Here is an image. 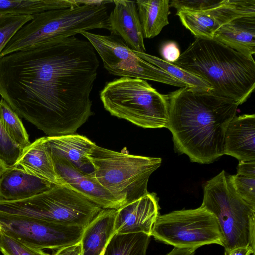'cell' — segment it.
I'll list each match as a JSON object with an SVG mask.
<instances>
[{"label": "cell", "instance_id": "4dcf8cb0", "mask_svg": "<svg viewBox=\"0 0 255 255\" xmlns=\"http://www.w3.org/2000/svg\"><path fill=\"white\" fill-rule=\"evenodd\" d=\"M219 0H172L170 1V7L177 10L183 9L192 11H205L219 5Z\"/></svg>", "mask_w": 255, "mask_h": 255}, {"label": "cell", "instance_id": "6da1fadb", "mask_svg": "<svg viewBox=\"0 0 255 255\" xmlns=\"http://www.w3.org/2000/svg\"><path fill=\"white\" fill-rule=\"evenodd\" d=\"M99 61L75 36L0 57V96L47 136L74 134L93 114L90 94Z\"/></svg>", "mask_w": 255, "mask_h": 255}, {"label": "cell", "instance_id": "d6a6232c", "mask_svg": "<svg viewBox=\"0 0 255 255\" xmlns=\"http://www.w3.org/2000/svg\"><path fill=\"white\" fill-rule=\"evenodd\" d=\"M237 174L255 177V161H239Z\"/></svg>", "mask_w": 255, "mask_h": 255}, {"label": "cell", "instance_id": "f1b7e54d", "mask_svg": "<svg viewBox=\"0 0 255 255\" xmlns=\"http://www.w3.org/2000/svg\"><path fill=\"white\" fill-rule=\"evenodd\" d=\"M23 150L18 147L5 131L0 120V159L8 168L15 167Z\"/></svg>", "mask_w": 255, "mask_h": 255}, {"label": "cell", "instance_id": "3957f363", "mask_svg": "<svg viewBox=\"0 0 255 255\" xmlns=\"http://www.w3.org/2000/svg\"><path fill=\"white\" fill-rule=\"evenodd\" d=\"M173 64L201 78L216 95L238 105L248 99L255 88L253 57L213 39L196 38Z\"/></svg>", "mask_w": 255, "mask_h": 255}, {"label": "cell", "instance_id": "30bf717a", "mask_svg": "<svg viewBox=\"0 0 255 255\" xmlns=\"http://www.w3.org/2000/svg\"><path fill=\"white\" fill-rule=\"evenodd\" d=\"M91 44L104 68L113 75L151 80L179 87H187L166 72L137 56L119 37L83 31L80 33Z\"/></svg>", "mask_w": 255, "mask_h": 255}, {"label": "cell", "instance_id": "5b68a950", "mask_svg": "<svg viewBox=\"0 0 255 255\" xmlns=\"http://www.w3.org/2000/svg\"><path fill=\"white\" fill-rule=\"evenodd\" d=\"M88 157L96 179L122 206L148 193L149 177L162 162L160 158L116 152L96 144Z\"/></svg>", "mask_w": 255, "mask_h": 255}, {"label": "cell", "instance_id": "ffe728a7", "mask_svg": "<svg viewBox=\"0 0 255 255\" xmlns=\"http://www.w3.org/2000/svg\"><path fill=\"white\" fill-rule=\"evenodd\" d=\"M15 167L54 184L63 185L43 137L36 139L23 150Z\"/></svg>", "mask_w": 255, "mask_h": 255}, {"label": "cell", "instance_id": "f546056e", "mask_svg": "<svg viewBox=\"0 0 255 255\" xmlns=\"http://www.w3.org/2000/svg\"><path fill=\"white\" fill-rule=\"evenodd\" d=\"M238 194L251 207L255 208V177L238 174L231 175Z\"/></svg>", "mask_w": 255, "mask_h": 255}, {"label": "cell", "instance_id": "9c48e42d", "mask_svg": "<svg viewBox=\"0 0 255 255\" xmlns=\"http://www.w3.org/2000/svg\"><path fill=\"white\" fill-rule=\"evenodd\" d=\"M151 236L174 247L197 249L205 245H223L217 218L202 206L159 215L153 226Z\"/></svg>", "mask_w": 255, "mask_h": 255}, {"label": "cell", "instance_id": "4fadbf2b", "mask_svg": "<svg viewBox=\"0 0 255 255\" xmlns=\"http://www.w3.org/2000/svg\"><path fill=\"white\" fill-rule=\"evenodd\" d=\"M56 172L67 185L102 209L118 210L121 204L95 177L82 171L65 158L52 156Z\"/></svg>", "mask_w": 255, "mask_h": 255}, {"label": "cell", "instance_id": "e0dca14e", "mask_svg": "<svg viewBox=\"0 0 255 255\" xmlns=\"http://www.w3.org/2000/svg\"><path fill=\"white\" fill-rule=\"evenodd\" d=\"M55 185L14 167L8 169L0 179V202L28 199L50 189Z\"/></svg>", "mask_w": 255, "mask_h": 255}, {"label": "cell", "instance_id": "1f68e13d", "mask_svg": "<svg viewBox=\"0 0 255 255\" xmlns=\"http://www.w3.org/2000/svg\"><path fill=\"white\" fill-rule=\"evenodd\" d=\"M160 52L163 60L171 63L176 62L181 55L178 44L172 41L163 43L160 47Z\"/></svg>", "mask_w": 255, "mask_h": 255}, {"label": "cell", "instance_id": "2e32d148", "mask_svg": "<svg viewBox=\"0 0 255 255\" xmlns=\"http://www.w3.org/2000/svg\"><path fill=\"white\" fill-rule=\"evenodd\" d=\"M224 154L239 161H255V115L235 116L229 123L224 140Z\"/></svg>", "mask_w": 255, "mask_h": 255}, {"label": "cell", "instance_id": "277c9868", "mask_svg": "<svg viewBox=\"0 0 255 255\" xmlns=\"http://www.w3.org/2000/svg\"><path fill=\"white\" fill-rule=\"evenodd\" d=\"M109 1L88 0L85 4L35 14L13 36L0 57L45 42L75 36L83 31L108 29L106 5Z\"/></svg>", "mask_w": 255, "mask_h": 255}, {"label": "cell", "instance_id": "484cf974", "mask_svg": "<svg viewBox=\"0 0 255 255\" xmlns=\"http://www.w3.org/2000/svg\"><path fill=\"white\" fill-rule=\"evenodd\" d=\"M0 120L10 138L21 149L23 150L31 144L19 116L2 99L0 100Z\"/></svg>", "mask_w": 255, "mask_h": 255}, {"label": "cell", "instance_id": "7c38bea8", "mask_svg": "<svg viewBox=\"0 0 255 255\" xmlns=\"http://www.w3.org/2000/svg\"><path fill=\"white\" fill-rule=\"evenodd\" d=\"M176 15L196 38L213 39L220 27L233 20L255 15V0H222L219 5L207 10L180 9L177 10Z\"/></svg>", "mask_w": 255, "mask_h": 255}, {"label": "cell", "instance_id": "603a6c76", "mask_svg": "<svg viewBox=\"0 0 255 255\" xmlns=\"http://www.w3.org/2000/svg\"><path fill=\"white\" fill-rule=\"evenodd\" d=\"M88 0H0V14L30 15L46 11L67 8L85 4Z\"/></svg>", "mask_w": 255, "mask_h": 255}, {"label": "cell", "instance_id": "e575fe53", "mask_svg": "<svg viewBox=\"0 0 255 255\" xmlns=\"http://www.w3.org/2000/svg\"><path fill=\"white\" fill-rule=\"evenodd\" d=\"M251 254L255 255V251L249 246L236 247L224 252V255H250Z\"/></svg>", "mask_w": 255, "mask_h": 255}, {"label": "cell", "instance_id": "d4e9b609", "mask_svg": "<svg viewBox=\"0 0 255 255\" xmlns=\"http://www.w3.org/2000/svg\"><path fill=\"white\" fill-rule=\"evenodd\" d=\"M141 58L168 73L171 76L185 83L188 87L208 91H213L210 85L201 78L187 70L157 57L146 53L134 51Z\"/></svg>", "mask_w": 255, "mask_h": 255}, {"label": "cell", "instance_id": "7402d4cb", "mask_svg": "<svg viewBox=\"0 0 255 255\" xmlns=\"http://www.w3.org/2000/svg\"><path fill=\"white\" fill-rule=\"evenodd\" d=\"M144 38L157 36L169 24V0H138L135 1Z\"/></svg>", "mask_w": 255, "mask_h": 255}, {"label": "cell", "instance_id": "8fae6325", "mask_svg": "<svg viewBox=\"0 0 255 255\" xmlns=\"http://www.w3.org/2000/svg\"><path fill=\"white\" fill-rule=\"evenodd\" d=\"M85 228L0 213V231L34 248L55 251L81 242Z\"/></svg>", "mask_w": 255, "mask_h": 255}, {"label": "cell", "instance_id": "5bb4252c", "mask_svg": "<svg viewBox=\"0 0 255 255\" xmlns=\"http://www.w3.org/2000/svg\"><path fill=\"white\" fill-rule=\"evenodd\" d=\"M158 199L154 193L146 195L117 210L115 233H142L151 236L154 222L159 214Z\"/></svg>", "mask_w": 255, "mask_h": 255}, {"label": "cell", "instance_id": "d6986e66", "mask_svg": "<svg viewBox=\"0 0 255 255\" xmlns=\"http://www.w3.org/2000/svg\"><path fill=\"white\" fill-rule=\"evenodd\" d=\"M213 39L249 56L255 53V15L233 20L220 27Z\"/></svg>", "mask_w": 255, "mask_h": 255}, {"label": "cell", "instance_id": "44dd1931", "mask_svg": "<svg viewBox=\"0 0 255 255\" xmlns=\"http://www.w3.org/2000/svg\"><path fill=\"white\" fill-rule=\"evenodd\" d=\"M116 212V209H102L85 228L80 242L82 255H102L108 242L115 234Z\"/></svg>", "mask_w": 255, "mask_h": 255}, {"label": "cell", "instance_id": "ba28073f", "mask_svg": "<svg viewBox=\"0 0 255 255\" xmlns=\"http://www.w3.org/2000/svg\"><path fill=\"white\" fill-rule=\"evenodd\" d=\"M201 206L217 218L225 251L249 246V221L251 216L255 214V208L238 194L231 175L222 170L206 182Z\"/></svg>", "mask_w": 255, "mask_h": 255}, {"label": "cell", "instance_id": "8992f818", "mask_svg": "<svg viewBox=\"0 0 255 255\" xmlns=\"http://www.w3.org/2000/svg\"><path fill=\"white\" fill-rule=\"evenodd\" d=\"M100 98L112 116L144 128L167 127V95L158 92L146 80L127 77L115 79L106 83Z\"/></svg>", "mask_w": 255, "mask_h": 255}, {"label": "cell", "instance_id": "ac0fdd59", "mask_svg": "<svg viewBox=\"0 0 255 255\" xmlns=\"http://www.w3.org/2000/svg\"><path fill=\"white\" fill-rule=\"evenodd\" d=\"M43 138L52 156L65 158L83 172H93L88 155L95 143L86 136L71 134Z\"/></svg>", "mask_w": 255, "mask_h": 255}, {"label": "cell", "instance_id": "7a4b0ae2", "mask_svg": "<svg viewBox=\"0 0 255 255\" xmlns=\"http://www.w3.org/2000/svg\"><path fill=\"white\" fill-rule=\"evenodd\" d=\"M167 96L166 128L176 151L200 164L211 163L224 155L226 129L239 105L212 91L188 87Z\"/></svg>", "mask_w": 255, "mask_h": 255}, {"label": "cell", "instance_id": "4316f807", "mask_svg": "<svg viewBox=\"0 0 255 255\" xmlns=\"http://www.w3.org/2000/svg\"><path fill=\"white\" fill-rule=\"evenodd\" d=\"M33 18L30 15L0 14V54L16 32Z\"/></svg>", "mask_w": 255, "mask_h": 255}, {"label": "cell", "instance_id": "8d00e7d4", "mask_svg": "<svg viewBox=\"0 0 255 255\" xmlns=\"http://www.w3.org/2000/svg\"><path fill=\"white\" fill-rule=\"evenodd\" d=\"M9 169L0 159V179L4 173Z\"/></svg>", "mask_w": 255, "mask_h": 255}, {"label": "cell", "instance_id": "836d02e7", "mask_svg": "<svg viewBox=\"0 0 255 255\" xmlns=\"http://www.w3.org/2000/svg\"><path fill=\"white\" fill-rule=\"evenodd\" d=\"M52 255H82L81 242L62 248L54 252Z\"/></svg>", "mask_w": 255, "mask_h": 255}, {"label": "cell", "instance_id": "52a82bcc", "mask_svg": "<svg viewBox=\"0 0 255 255\" xmlns=\"http://www.w3.org/2000/svg\"><path fill=\"white\" fill-rule=\"evenodd\" d=\"M102 208L66 185L28 199L0 202V213L24 216L67 226L85 228Z\"/></svg>", "mask_w": 255, "mask_h": 255}, {"label": "cell", "instance_id": "9a60e30c", "mask_svg": "<svg viewBox=\"0 0 255 255\" xmlns=\"http://www.w3.org/2000/svg\"><path fill=\"white\" fill-rule=\"evenodd\" d=\"M114 8L108 15L110 35L119 37L131 50L145 53L144 36L135 1L113 0Z\"/></svg>", "mask_w": 255, "mask_h": 255}, {"label": "cell", "instance_id": "cb8c5ba5", "mask_svg": "<svg viewBox=\"0 0 255 255\" xmlns=\"http://www.w3.org/2000/svg\"><path fill=\"white\" fill-rule=\"evenodd\" d=\"M150 237L142 233H115L102 255H146Z\"/></svg>", "mask_w": 255, "mask_h": 255}, {"label": "cell", "instance_id": "83f0119b", "mask_svg": "<svg viewBox=\"0 0 255 255\" xmlns=\"http://www.w3.org/2000/svg\"><path fill=\"white\" fill-rule=\"evenodd\" d=\"M0 252L3 255H50L29 247L0 231Z\"/></svg>", "mask_w": 255, "mask_h": 255}, {"label": "cell", "instance_id": "d590c367", "mask_svg": "<svg viewBox=\"0 0 255 255\" xmlns=\"http://www.w3.org/2000/svg\"><path fill=\"white\" fill-rule=\"evenodd\" d=\"M196 249L174 247L165 255H194Z\"/></svg>", "mask_w": 255, "mask_h": 255}]
</instances>
